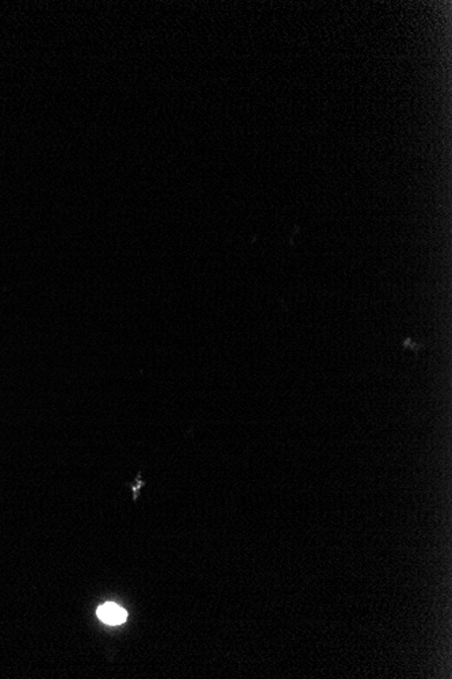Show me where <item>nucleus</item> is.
Wrapping results in <instances>:
<instances>
[{"mask_svg": "<svg viewBox=\"0 0 452 679\" xmlns=\"http://www.w3.org/2000/svg\"><path fill=\"white\" fill-rule=\"evenodd\" d=\"M98 617L105 622V624H109V625H121L125 622L126 617H127V613H126L125 609L115 605V603H105L102 605L99 609H98Z\"/></svg>", "mask_w": 452, "mask_h": 679, "instance_id": "nucleus-1", "label": "nucleus"}, {"mask_svg": "<svg viewBox=\"0 0 452 679\" xmlns=\"http://www.w3.org/2000/svg\"><path fill=\"white\" fill-rule=\"evenodd\" d=\"M401 346L406 348V350H409V351H413L416 355H419L421 348H427V345H425L424 342H417V341H415V339H412V338H405V339L401 342Z\"/></svg>", "mask_w": 452, "mask_h": 679, "instance_id": "nucleus-2", "label": "nucleus"}]
</instances>
